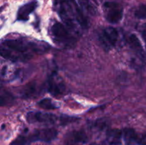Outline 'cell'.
Instances as JSON below:
<instances>
[{"label":"cell","instance_id":"1","mask_svg":"<svg viewBox=\"0 0 146 145\" xmlns=\"http://www.w3.org/2000/svg\"><path fill=\"white\" fill-rule=\"evenodd\" d=\"M45 50L44 45L21 39H7L1 44V55L13 62L28 61Z\"/></svg>","mask_w":146,"mask_h":145},{"label":"cell","instance_id":"2","mask_svg":"<svg viewBox=\"0 0 146 145\" xmlns=\"http://www.w3.org/2000/svg\"><path fill=\"white\" fill-rule=\"evenodd\" d=\"M58 136V131L54 128L36 129L28 134L17 136L10 145H29L32 142H50Z\"/></svg>","mask_w":146,"mask_h":145},{"label":"cell","instance_id":"3","mask_svg":"<svg viewBox=\"0 0 146 145\" xmlns=\"http://www.w3.org/2000/svg\"><path fill=\"white\" fill-rule=\"evenodd\" d=\"M53 38L58 44L66 47H71L75 44V38L69 32L68 28L61 23L55 22L51 27Z\"/></svg>","mask_w":146,"mask_h":145},{"label":"cell","instance_id":"4","mask_svg":"<svg viewBox=\"0 0 146 145\" xmlns=\"http://www.w3.org/2000/svg\"><path fill=\"white\" fill-rule=\"evenodd\" d=\"M104 15L107 21L115 24L121 21L123 16V8L115 1H106L104 4Z\"/></svg>","mask_w":146,"mask_h":145},{"label":"cell","instance_id":"5","mask_svg":"<svg viewBox=\"0 0 146 145\" xmlns=\"http://www.w3.org/2000/svg\"><path fill=\"white\" fill-rule=\"evenodd\" d=\"M119 34L113 27H107L101 30L98 34V41L106 51L112 49L118 42Z\"/></svg>","mask_w":146,"mask_h":145},{"label":"cell","instance_id":"6","mask_svg":"<svg viewBox=\"0 0 146 145\" xmlns=\"http://www.w3.org/2000/svg\"><path fill=\"white\" fill-rule=\"evenodd\" d=\"M69 117L60 118L56 115L51 113L42 112H29L27 115V120L29 123H40V124H54L58 121L69 120Z\"/></svg>","mask_w":146,"mask_h":145},{"label":"cell","instance_id":"7","mask_svg":"<svg viewBox=\"0 0 146 145\" xmlns=\"http://www.w3.org/2000/svg\"><path fill=\"white\" fill-rule=\"evenodd\" d=\"M122 136L125 145H146V135L140 134L133 129H124Z\"/></svg>","mask_w":146,"mask_h":145},{"label":"cell","instance_id":"8","mask_svg":"<svg viewBox=\"0 0 146 145\" xmlns=\"http://www.w3.org/2000/svg\"><path fill=\"white\" fill-rule=\"evenodd\" d=\"M47 90L50 94L55 97H58L64 94L65 91V85L58 75L53 74L49 77L47 82Z\"/></svg>","mask_w":146,"mask_h":145},{"label":"cell","instance_id":"9","mask_svg":"<svg viewBox=\"0 0 146 145\" xmlns=\"http://www.w3.org/2000/svg\"><path fill=\"white\" fill-rule=\"evenodd\" d=\"M87 141L88 136L84 131L75 130L67 134L64 145H85Z\"/></svg>","mask_w":146,"mask_h":145},{"label":"cell","instance_id":"10","mask_svg":"<svg viewBox=\"0 0 146 145\" xmlns=\"http://www.w3.org/2000/svg\"><path fill=\"white\" fill-rule=\"evenodd\" d=\"M122 132L118 129H111L106 134V139L100 143H93L90 145H121Z\"/></svg>","mask_w":146,"mask_h":145},{"label":"cell","instance_id":"11","mask_svg":"<svg viewBox=\"0 0 146 145\" xmlns=\"http://www.w3.org/2000/svg\"><path fill=\"white\" fill-rule=\"evenodd\" d=\"M37 5L38 4L36 1H33L20 7L17 12V20L22 21H27L29 19V16L36 9Z\"/></svg>","mask_w":146,"mask_h":145},{"label":"cell","instance_id":"12","mask_svg":"<svg viewBox=\"0 0 146 145\" xmlns=\"http://www.w3.org/2000/svg\"><path fill=\"white\" fill-rule=\"evenodd\" d=\"M128 42H129L130 46H131L133 51L139 58H143V49L141 41H139L138 37L135 35H134V34H132V35L130 36L129 39H128Z\"/></svg>","mask_w":146,"mask_h":145},{"label":"cell","instance_id":"13","mask_svg":"<svg viewBox=\"0 0 146 145\" xmlns=\"http://www.w3.org/2000/svg\"><path fill=\"white\" fill-rule=\"evenodd\" d=\"M78 3L81 9L90 15L95 16L96 14V9L90 0H78Z\"/></svg>","mask_w":146,"mask_h":145},{"label":"cell","instance_id":"14","mask_svg":"<svg viewBox=\"0 0 146 145\" xmlns=\"http://www.w3.org/2000/svg\"><path fill=\"white\" fill-rule=\"evenodd\" d=\"M40 107L45 109H55L58 108V105L50 98H44L37 103Z\"/></svg>","mask_w":146,"mask_h":145},{"label":"cell","instance_id":"15","mask_svg":"<svg viewBox=\"0 0 146 145\" xmlns=\"http://www.w3.org/2000/svg\"><path fill=\"white\" fill-rule=\"evenodd\" d=\"M38 91V88H37L36 85L34 84H29L27 86L24 88V90H23V97L25 98H31V97L34 96Z\"/></svg>","mask_w":146,"mask_h":145},{"label":"cell","instance_id":"16","mask_svg":"<svg viewBox=\"0 0 146 145\" xmlns=\"http://www.w3.org/2000/svg\"><path fill=\"white\" fill-rule=\"evenodd\" d=\"M135 16L139 19H146V4L140 6L135 10Z\"/></svg>","mask_w":146,"mask_h":145},{"label":"cell","instance_id":"17","mask_svg":"<svg viewBox=\"0 0 146 145\" xmlns=\"http://www.w3.org/2000/svg\"><path fill=\"white\" fill-rule=\"evenodd\" d=\"M70 1H71V2H73V3H74V4H76V1H75V0H70Z\"/></svg>","mask_w":146,"mask_h":145}]
</instances>
